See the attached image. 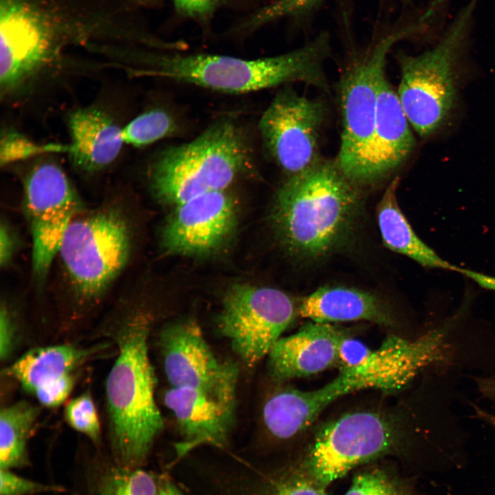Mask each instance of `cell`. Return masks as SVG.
<instances>
[{"instance_id": "cell-1", "label": "cell", "mask_w": 495, "mask_h": 495, "mask_svg": "<svg viewBox=\"0 0 495 495\" xmlns=\"http://www.w3.org/2000/svg\"><path fill=\"white\" fill-rule=\"evenodd\" d=\"M358 187L336 161L320 160L290 175L276 192L270 212L275 235L285 252L314 261L346 244L361 212Z\"/></svg>"}, {"instance_id": "cell-2", "label": "cell", "mask_w": 495, "mask_h": 495, "mask_svg": "<svg viewBox=\"0 0 495 495\" xmlns=\"http://www.w3.org/2000/svg\"><path fill=\"white\" fill-rule=\"evenodd\" d=\"M151 324L148 314L135 311L104 336L118 349L105 385L108 437L115 463L124 467L142 463L164 426L148 355Z\"/></svg>"}, {"instance_id": "cell-3", "label": "cell", "mask_w": 495, "mask_h": 495, "mask_svg": "<svg viewBox=\"0 0 495 495\" xmlns=\"http://www.w3.org/2000/svg\"><path fill=\"white\" fill-rule=\"evenodd\" d=\"M330 51V38L323 32L295 50L256 59L172 52L149 55L145 72L227 94L253 92L294 82L328 91L323 65Z\"/></svg>"}, {"instance_id": "cell-4", "label": "cell", "mask_w": 495, "mask_h": 495, "mask_svg": "<svg viewBox=\"0 0 495 495\" xmlns=\"http://www.w3.org/2000/svg\"><path fill=\"white\" fill-rule=\"evenodd\" d=\"M250 162L242 131L223 120L191 142L157 155L150 167V187L160 203L176 206L207 192L225 190Z\"/></svg>"}, {"instance_id": "cell-5", "label": "cell", "mask_w": 495, "mask_h": 495, "mask_svg": "<svg viewBox=\"0 0 495 495\" xmlns=\"http://www.w3.org/2000/svg\"><path fill=\"white\" fill-rule=\"evenodd\" d=\"M426 26L417 19L375 40L342 72L338 83L342 118L340 144L336 162L352 182L369 184L371 144L380 83L386 58L398 41Z\"/></svg>"}, {"instance_id": "cell-6", "label": "cell", "mask_w": 495, "mask_h": 495, "mask_svg": "<svg viewBox=\"0 0 495 495\" xmlns=\"http://www.w3.org/2000/svg\"><path fill=\"white\" fill-rule=\"evenodd\" d=\"M478 1L470 0L459 11L432 49L417 56H398L397 94L410 124L421 137L437 132L455 105L457 65Z\"/></svg>"}, {"instance_id": "cell-7", "label": "cell", "mask_w": 495, "mask_h": 495, "mask_svg": "<svg viewBox=\"0 0 495 495\" xmlns=\"http://www.w3.org/2000/svg\"><path fill=\"white\" fill-rule=\"evenodd\" d=\"M131 231L126 214L115 207L83 210L72 220L58 255L79 305L99 300L124 269Z\"/></svg>"}, {"instance_id": "cell-8", "label": "cell", "mask_w": 495, "mask_h": 495, "mask_svg": "<svg viewBox=\"0 0 495 495\" xmlns=\"http://www.w3.org/2000/svg\"><path fill=\"white\" fill-rule=\"evenodd\" d=\"M295 314L293 300L283 291L235 283L223 296L218 326L234 352L252 368L267 356Z\"/></svg>"}, {"instance_id": "cell-9", "label": "cell", "mask_w": 495, "mask_h": 495, "mask_svg": "<svg viewBox=\"0 0 495 495\" xmlns=\"http://www.w3.org/2000/svg\"><path fill=\"white\" fill-rule=\"evenodd\" d=\"M397 441L394 426L382 415L346 414L316 434L307 462L309 478L324 487L355 466L385 454Z\"/></svg>"}, {"instance_id": "cell-10", "label": "cell", "mask_w": 495, "mask_h": 495, "mask_svg": "<svg viewBox=\"0 0 495 495\" xmlns=\"http://www.w3.org/2000/svg\"><path fill=\"white\" fill-rule=\"evenodd\" d=\"M23 210L32 242L33 275L43 284L82 202L61 168L52 162L35 166L24 185Z\"/></svg>"}, {"instance_id": "cell-11", "label": "cell", "mask_w": 495, "mask_h": 495, "mask_svg": "<svg viewBox=\"0 0 495 495\" xmlns=\"http://www.w3.org/2000/svg\"><path fill=\"white\" fill-rule=\"evenodd\" d=\"M30 0H1L0 82L10 91L40 68L56 50L63 29L56 14Z\"/></svg>"}, {"instance_id": "cell-12", "label": "cell", "mask_w": 495, "mask_h": 495, "mask_svg": "<svg viewBox=\"0 0 495 495\" xmlns=\"http://www.w3.org/2000/svg\"><path fill=\"white\" fill-rule=\"evenodd\" d=\"M326 104L290 88L280 91L262 114L258 129L276 163L293 175L318 161Z\"/></svg>"}, {"instance_id": "cell-13", "label": "cell", "mask_w": 495, "mask_h": 495, "mask_svg": "<svg viewBox=\"0 0 495 495\" xmlns=\"http://www.w3.org/2000/svg\"><path fill=\"white\" fill-rule=\"evenodd\" d=\"M457 320V316L453 317L415 340L390 336L378 349H368L358 363L340 366V373L355 391L400 390L424 368L447 360L450 348L448 335Z\"/></svg>"}, {"instance_id": "cell-14", "label": "cell", "mask_w": 495, "mask_h": 495, "mask_svg": "<svg viewBox=\"0 0 495 495\" xmlns=\"http://www.w3.org/2000/svg\"><path fill=\"white\" fill-rule=\"evenodd\" d=\"M164 370L171 387L203 390L236 402L239 369L219 360L192 320L175 322L160 334Z\"/></svg>"}, {"instance_id": "cell-15", "label": "cell", "mask_w": 495, "mask_h": 495, "mask_svg": "<svg viewBox=\"0 0 495 495\" xmlns=\"http://www.w3.org/2000/svg\"><path fill=\"white\" fill-rule=\"evenodd\" d=\"M236 205L225 190L207 192L175 206L161 232L166 253L204 256L230 241L236 228Z\"/></svg>"}, {"instance_id": "cell-16", "label": "cell", "mask_w": 495, "mask_h": 495, "mask_svg": "<svg viewBox=\"0 0 495 495\" xmlns=\"http://www.w3.org/2000/svg\"><path fill=\"white\" fill-rule=\"evenodd\" d=\"M182 437L175 448L183 456L209 444L224 447L234 424L236 402L226 401L199 389L170 387L164 396Z\"/></svg>"}, {"instance_id": "cell-17", "label": "cell", "mask_w": 495, "mask_h": 495, "mask_svg": "<svg viewBox=\"0 0 495 495\" xmlns=\"http://www.w3.org/2000/svg\"><path fill=\"white\" fill-rule=\"evenodd\" d=\"M345 333L330 323L311 322L296 333L281 337L267 355L270 376L275 382L309 376L339 363Z\"/></svg>"}, {"instance_id": "cell-18", "label": "cell", "mask_w": 495, "mask_h": 495, "mask_svg": "<svg viewBox=\"0 0 495 495\" xmlns=\"http://www.w3.org/2000/svg\"><path fill=\"white\" fill-rule=\"evenodd\" d=\"M409 122L386 75L378 88L369 169V184L384 179L411 154L415 140Z\"/></svg>"}, {"instance_id": "cell-19", "label": "cell", "mask_w": 495, "mask_h": 495, "mask_svg": "<svg viewBox=\"0 0 495 495\" xmlns=\"http://www.w3.org/2000/svg\"><path fill=\"white\" fill-rule=\"evenodd\" d=\"M68 128L71 137L68 153L73 164L85 172L98 171L110 164L124 143L122 129L94 108L72 112Z\"/></svg>"}, {"instance_id": "cell-20", "label": "cell", "mask_w": 495, "mask_h": 495, "mask_svg": "<svg viewBox=\"0 0 495 495\" xmlns=\"http://www.w3.org/2000/svg\"><path fill=\"white\" fill-rule=\"evenodd\" d=\"M298 314L320 323L366 320L390 325L391 316L373 294L353 287H322L305 297Z\"/></svg>"}, {"instance_id": "cell-21", "label": "cell", "mask_w": 495, "mask_h": 495, "mask_svg": "<svg viewBox=\"0 0 495 495\" xmlns=\"http://www.w3.org/2000/svg\"><path fill=\"white\" fill-rule=\"evenodd\" d=\"M105 346L82 347L61 344L34 348L16 360L8 369V374L33 394L42 386L76 374L78 368Z\"/></svg>"}, {"instance_id": "cell-22", "label": "cell", "mask_w": 495, "mask_h": 495, "mask_svg": "<svg viewBox=\"0 0 495 495\" xmlns=\"http://www.w3.org/2000/svg\"><path fill=\"white\" fill-rule=\"evenodd\" d=\"M335 400L336 397L327 384L311 391L281 389L266 401L263 421L273 436L288 439L309 426Z\"/></svg>"}, {"instance_id": "cell-23", "label": "cell", "mask_w": 495, "mask_h": 495, "mask_svg": "<svg viewBox=\"0 0 495 495\" xmlns=\"http://www.w3.org/2000/svg\"><path fill=\"white\" fill-rule=\"evenodd\" d=\"M399 178L395 177L385 190L377 208V217L384 245L420 265L457 272L459 267L440 257L412 230L397 199Z\"/></svg>"}, {"instance_id": "cell-24", "label": "cell", "mask_w": 495, "mask_h": 495, "mask_svg": "<svg viewBox=\"0 0 495 495\" xmlns=\"http://www.w3.org/2000/svg\"><path fill=\"white\" fill-rule=\"evenodd\" d=\"M40 409L26 401H19L0 412V468L13 469L30 465L28 445L36 424Z\"/></svg>"}, {"instance_id": "cell-25", "label": "cell", "mask_w": 495, "mask_h": 495, "mask_svg": "<svg viewBox=\"0 0 495 495\" xmlns=\"http://www.w3.org/2000/svg\"><path fill=\"white\" fill-rule=\"evenodd\" d=\"M157 487L148 472L116 463L101 472L94 495H155Z\"/></svg>"}, {"instance_id": "cell-26", "label": "cell", "mask_w": 495, "mask_h": 495, "mask_svg": "<svg viewBox=\"0 0 495 495\" xmlns=\"http://www.w3.org/2000/svg\"><path fill=\"white\" fill-rule=\"evenodd\" d=\"M322 1L271 0L243 19L234 30L237 33H250L281 19H303L311 15Z\"/></svg>"}, {"instance_id": "cell-27", "label": "cell", "mask_w": 495, "mask_h": 495, "mask_svg": "<svg viewBox=\"0 0 495 495\" xmlns=\"http://www.w3.org/2000/svg\"><path fill=\"white\" fill-rule=\"evenodd\" d=\"M177 129L173 118L162 109L146 111L122 129L124 143L142 146L171 135Z\"/></svg>"}, {"instance_id": "cell-28", "label": "cell", "mask_w": 495, "mask_h": 495, "mask_svg": "<svg viewBox=\"0 0 495 495\" xmlns=\"http://www.w3.org/2000/svg\"><path fill=\"white\" fill-rule=\"evenodd\" d=\"M64 416L71 428L87 436L94 443H100L101 426L89 392L87 391L68 402L65 408Z\"/></svg>"}, {"instance_id": "cell-29", "label": "cell", "mask_w": 495, "mask_h": 495, "mask_svg": "<svg viewBox=\"0 0 495 495\" xmlns=\"http://www.w3.org/2000/svg\"><path fill=\"white\" fill-rule=\"evenodd\" d=\"M69 151V145H42L34 142L21 133L8 130L1 136L0 163L1 166L25 160L48 152Z\"/></svg>"}, {"instance_id": "cell-30", "label": "cell", "mask_w": 495, "mask_h": 495, "mask_svg": "<svg viewBox=\"0 0 495 495\" xmlns=\"http://www.w3.org/2000/svg\"><path fill=\"white\" fill-rule=\"evenodd\" d=\"M345 495H411L408 489L379 470L356 475Z\"/></svg>"}, {"instance_id": "cell-31", "label": "cell", "mask_w": 495, "mask_h": 495, "mask_svg": "<svg viewBox=\"0 0 495 495\" xmlns=\"http://www.w3.org/2000/svg\"><path fill=\"white\" fill-rule=\"evenodd\" d=\"M0 495H35L47 492H62L59 485H48L25 478L10 469H1Z\"/></svg>"}, {"instance_id": "cell-32", "label": "cell", "mask_w": 495, "mask_h": 495, "mask_svg": "<svg viewBox=\"0 0 495 495\" xmlns=\"http://www.w3.org/2000/svg\"><path fill=\"white\" fill-rule=\"evenodd\" d=\"M21 338V331L10 306L1 302L0 310V358L6 362L14 354Z\"/></svg>"}, {"instance_id": "cell-33", "label": "cell", "mask_w": 495, "mask_h": 495, "mask_svg": "<svg viewBox=\"0 0 495 495\" xmlns=\"http://www.w3.org/2000/svg\"><path fill=\"white\" fill-rule=\"evenodd\" d=\"M76 382V374L38 388L33 395L43 406L54 408L63 404L71 393Z\"/></svg>"}, {"instance_id": "cell-34", "label": "cell", "mask_w": 495, "mask_h": 495, "mask_svg": "<svg viewBox=\"0 0 495 495\" xmlns=\"http://www.w3.org/2000/svg\"><path fill=\"white\" fill-rule=\"evenodd\" d=\"M175 10L181 16L207 22L222 6L234 0H172Z\"/></svg>"}, {"instance_id": "cell-35", "label": "cell", "mask_w": 495, "mask_h": 495, "mask_svg": "<svg viewBox=\"0 0 495 495\" xmlns=\"http://www.w3.org/2000/svg\"><path fill=\"white\" fill-rule=\"evenodd\" d=\"M277 495H327L324 487L310 478L297 477L285 483Z\"/></svg>"}, {"instance_id": "cell-36", "label": "cell", "mask_w": 495, "mask_h": 495, "mask_svg": "<svg viewBox=\"0 0 495 495\" xmlns=\"http://www.w3.org/2000/svg\"><path fill=\"white\" fill-rule=\"evenodd\" d=\"M16 248V240L11 227L2 220L0 226V264L6 267L13 258Z\"/></svg>"}, {"instance_id": "cell-37", "label": "cell", "mask_w": 495, "mask_h": 495, "mask_svg": "<svg viewBox=\"0 0 495 495\" xmlns=\"http://www.w3.org/2000/svg\"><path fill=\"white\" fill-rule=\"evenodd\" d=\"M457 272L470 278L483 289L495 291L494 276L461 267H459Z\"/></svg>"}, {"instance_id": "cell-38", "label": "cell", "mask_w": 495, "mask_h": 495, "mask_svg": "<svg viewBox=\"0 0 495 495\" xmlns=\"http://www.w3.org/2000/svg\"><path fill=\"white\" fill-rule=\"evenodd\" d=\"M478 388L482 394L495 400V374L478 380Z\"/></svg>"}, {"instance_id": "cell-39", "label": "cell", "mask_w": 495, "mask_h": 495, "mask_svg": "<svg viewBox=\"0 0 495 495\" xmlns=\"http://www.w3.org/2000/svg\"><path fill=\"white\" fill-rule=\"evenodd\" d=\"M155 495H182V494L173 484L165 481L157 485Z\"/></svg>"}, {"instance_id": "cell-40", "label": "cell", "mask_w": 495, "mask_h": 495, "mask_svg": "<svg viewBox=\"0 0 495 495\" xmlns=\"http://www.w3.org/2000/svg\"><path fill=\"white\" fill-rule=\"evenodd\" d=\"M474 408L477 416L495 429V415L478 407H475Z\"/></svg>"}, {"instance_id": "cell-41", "label": "cell", "mask_w": 495, "mask_h": 495, "mask_svg": "<svg viewBox=\"0 0 495 495\" xmlns=\"http://www.w3.org/2000/svg\"><path fill=\"white\" fill-rule=\"evenodd\" d=\"M132 1H134L138 3H153L158 0H132Z\"/></svg>"}, {"instance_id": "cell-42", "label": "cell", "mask_w": 495, "mask_h": 495, "mask_svg": "<svg viewBox=\"0 0 495 495\" xmlns=\"http://www.w3.org/2000/svg\"><path fill=\"white\" fill-rule=\"evenodd\" d=\"M400 1H408V0H400Z\"/></svg>"}]
</instances>
